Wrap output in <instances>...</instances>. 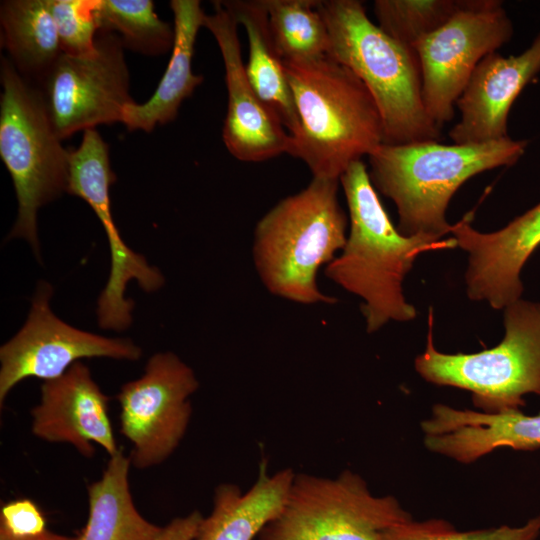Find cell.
<instances>
[{"label": "cell", "instance_id": "obj_1", "mask_svg": "<svg viewBox=\"0 0 540 540\" xmlns=\"http://www.w3.org/2000/svg\"><path fill=\"white\" fill-rule=\"evenodd\" d=\"M350 218L346 243L324 274L363 300L368 333L390 320L409 321L416 309L403 295L402 282L423 252L454 248V237L402 235L394 227L370 180L362 160L353 162L339 179Z\"/></svg>", "mask_w": 540, "mask_h": 540}, {"label": "cell", "instance_id": "obj_2", "mask_svg": "<svg viewBox=\"0 0 540 540\" xmlns=\"http://www.w3.org/2000/svg\"><path fill=\"white\" fill-rule=\"evenodd\" d=\"M284 65L300 123L287 154L301 159L313 178L339 180L383 143L376 102L351 70L328 55Z\"/></svg>", "mask_w": 540, "mask_h": 540}, {"label": "cell", "instance_id": "obj_3", "mask_svg": "<svg viewBox=\"0 0 540 540\" xmlns=\"http://www.w3.org/2000/svg\"><path fill=\"white\" fill-rule=\"evenodd\" d=\"M527 145L509 137L478 144L382 143L368 155L369 177L395 204L402 235L443 238L452 230L446 210L458 188L474 175L514 165Z\"/></svg>", "mask_w": 540, "mask_h": 540}, {"label": "cell", "instance_id": "obj_4", "mask_svg": "<svg viewBox=\"0 0 540 540\" xmlns=\"http://www.w3.org/2000/svg\"><path fill=\"white\" fill-rule=\"evenodd\" d=\"M339 180L313 178L274 205L256 224L254 266L273 295L300 304H333L318 287L320 268L346 243L347 215L338 200Z\"/></svg>", "mask_w": 540, "mask_h": 540}, {"label": "cell", "instance_id": "obj_5", "mask_svg": "<svg viewBox=\"0 0 540 540\" xmlns=\"http://www.w3.org/2000/svg\"><path fill=\"white\" fill-rule=\"evenodd\" d=\"M329 34L328 56L351 70L379 109L383 143L438 141L440 127L422 98L418 55L386 34L358 0H319Z\"/></svg>", "mask_w": 540, "mask_h": 540}, {"label": "cell", "instance_id": "obj_6", "mask_svg": "<svg viewBox=\"0 0 540 540\" xmlns=\"http://www.w3.org/2000/svg\"><path fill=\"white\" fill-rule=\"evenodd\" d=\"M0 157L18 201L9 238L25 239L39 255L38 210L67 193L70 150L62 145L39 87L1 56Z\"/></svg>", "mask_w": 540, "mask_h": 540}, {"label": "cell", "instance_id": "obj_7", "mask_svg": "<svg viewBox=\"0 0 540 540\" xmlns=\"http://www.w3.org/2000/svg\"><path fill=\"white\" fill-rule=\"evenodd\" d=\"M505 335L491 349L445 354L436 350L432 312L425 351L415 369L426 381L467 390L481 412L521 410L523 396H540V303L523 299L504 308Z\"/></svg>", "mask_w": 540, "mask_h": 540}, {"label": "cell", "instance_id": "obj_8", "mask_svg": "<svg viewBox=\"0 0 540 540\" xmlns=\"http://www.w3.org/2000/svg\"><path fill=\"white\" fill-rule=\"evenodd\" d=\"M411 518L395 497L373 495L351 470L335 478L296 473L282 510L258 540H384L389 528Z\"/></svg>", "mask_w": 540, "mask_h": 540}, {"label": "cell", "instance_id": "obj_9", "mask_svg": "<svg viewBox=\"0 0 540 540\" xmlns=\"http://www.w3.org/2000/svg\"><path fill=\"white\" fill-rule=\"evenodd\" d=\"M513 24L498 0H468L441 28L414 47L421 66L422 98L440 127L480 61L510 41Z\"/></svg>", "mask_w": 540, "mask_h": 540}, {"label": "cell", "instance_id": "obj_10", "mask_svg": "<svg viewBox=\"0 0 540 540\" xmlns=\"http://www.w3.org/2000/svg\"><path fill=\"white\" fill-rule=\"evenodd\" d=\"M199 382L194 371L172 352L149 358L143 375L122 385L120 432L132 444L131 466L147 469L167 460L190 423V397Z\"/></svg>", "mask_w": 540, "mask_h": 540}, {"label": "cell", "instance_id": "obj_11", "mask_svg": "<svg viewBox=\"0 0 540 540\" xmlns=\"http://www.w3.org/2000/svg\"><path fill=\"white\" fill-rule=\"evenodd\" d=\"M124 47L118 35L99 32L94 52L62 53L40 85L49 117L61 140L75 132L123 120L135 101Z\"/></svg>", "mask_w": 540, "mask_h": 540}, {"label": "cell", "instance_id": "obj_12", "mask_svg": "<svg viewBox=\"0 0 540 540\" xmlns=\"http://www.w3.org/2000/svg\"><path fill=\"white\" fill-rule=\"evenodd\" d=\"M115 181L108 144L96 129L85 130L80 145L69 153L67 193L91 207L106 233L111 266L97 317L102 329L121 331L132 323L134 303L125 297L128 282L135 280L144 291L154 292L163 286L164 277L123 241L111 212L110 186Z\"/></svg>", "mask_w": 540, "mask_h": 540}, {"label": "cell", "instance_id": "obj_13", "mask_svg": "<svg viewBox=\"0 0 540 540\" xmlns=\"http://www.w3.org/2000/svg\"><path fill=\"white\" fill-rule=\"evenodd\" d=\"M51 296V286L39 284L26 322L0 348L1 408L9 392L26 378H59L84 358L136 361L142 356L130 339L101 336L63 322L50 309Z\"/></svg>", "mask_w": 540, "mask_h": 540}, {"label": "cell", "instance_id": "obj_14", "mask_svg": "<svg viewBox=\"0 0 540 540\" xmlns=\"http://www.w3.org/2000/svg\"><path fill=\"white\" fill-rule=\"evenodd\" d=\"M204 27L215 38L225 69L227 113L222 138L227 150L243 162H261L288 153L290 135L251 85L242 59L239 24L221 0L213 1Z\"/></svg>", "mask_w": 540, "mask_h": 540}, {"label": "cell", "instance_id": "obj_15", "mask_svg": "<svg viewBox=\"0 0 540 540\" xmlns=\"http://www.w3.org/2000/svg\"><path fill=\"white\" fill-rule=\"evenodd\" d=\"M470 214L452 225L457 246L468 257L467 295L504 309L521 298V271L540 246V202L500 230L482 233L470 225Z\"/></svg>", "mask_w": 540, "mask_h": 540}, {"label": "cell", "instance_id": "obj_16", "mask_svg": "<svg viewBox=\"0 0 540 540\" xmlns=\"http://www.w3.org/2000/svg\"><path fill=\"white\" fill-rule=\"evenodd\" d=\"M109 397L78 361L59 378L44 381L41 400L31 410L32 433L45 441L69 443L82 456L93 457L101 446L109 456L118 452L109 419Z\"/></svg>", "mask_w": 540, "mask_h": 540}, {"label": "cell", "instance_id": "obj_17", "mask_svg": "<svg viewBox=\"0 0 540 540\" xmlns=\"http://www.w3.org/2000/svg\"><path fill=\"white\" fill-rule=\"evenodd\" d=\"M540 72V33L521 54L493 52L472 73L456 105L459 121L450 129L454 144H478L508 137L509 111L524 87Z\"/></svg>", "mask_w": 540, "mask_h": 540}, {"label": "cell", "instance_id": "obj_18", "mask_svg": "<svg viewBox=\"0 0 540 540\" xmlns=\"http://www.w3.org/2000/svg\"><path fill=\"white\" fill-rule=\"evenodd\" d=\"M421 428L424 444L430 451L464 464L498 448H540V413L525 415L521 410H513L488 414L436 404Z\"/></svg>", "mask_w": 540, "mask_h": 540}, {"label": "cell", "instance_id": "obj_19", "mask_svg": "<svg viewBox=\"0 0 540 540\" xmlns=\"http://www.w3.org/2000/svg\"><path fill=\"white\" fill-rule=\"evenodd\" d=\"M174 46L156 90L144 103L128 105L122 123L129 131L150 133L157 125L173 121L182 102L191 96L204 77L193 73L192 58L195 42L206 13L199 0H172Z\"/></svg>", "mask_w": 540, "mask_h": 540}, {"label": "cell", "instance_id": "obj_20", "mask_svg": "<svg viewBox=\"0 0 540 540\" xmlns=\"http://www.w3.org/2000/svg\"><path fill=\"white\" fill-rule=\"evenodd\" d=\"M295 474L285 468L269 475L262 461L246 492L232 483L218 485L211 513L203 518L194 540H254L282 510Z\"/></svg>", "mask_w": 540, "mask_h": 540}, {"label": "cell", "instance_id": "obj_21", "mask_svg": "<svg viewBox=\"0 0 540 540\" xmlns=\"http://www.w3.org/2000/svg\"><path fill=\"white\" fill-rule=\"evenodd\" d=\"M248 39L245 69L254 90L290 136L300 127L284 62L279 55L268 23L264 0H221Z\"/></svg>", "mask_w": 540, "mask_h": 540}, {"label": "cell", "instance_id": "obj_22", "mask_svg": "<svg viewBox=\"0 0 540 540\" xmlns=\"http://www.w3.org/2000/svg\"><path fill=\"white\" fill-rule=\"evenodd\" d=\"M1 47L18 73L40 87L62 54L51 0L0 3Z\"/></svg>", "mask_w": 540, "mask_h": 540}, {"label": "cell", "instance_id": "obj_23", "mask_svg": "<svg viewBox=\"0 0 540 540\" xmlns=\"http://www.w3.org/2000/svg\"><path fill=\"white\" fill-rule=\"evenodd\" d=\"M131 462L121 449L102 477L88 486L89 516L81 534L66 540H158L162 528L137 510L129 488Z\"/></svg>", "mask_w": 540, "mask_h": 540}, {"label": "cell", "instance_id": "obj_24", "mask_svg": "<svg viewBox=\"0 0 540 540\" xmlns=\"http://www.w3.org/2000/svg\"><path fill=\"white\" fill-rule=\"evenodd\" d=\"M274 45L284 63L328 55L329 34L319 0H264Z\"/></svg>", "mask_w": 540, "mask_h": 540}, {"label": "cell", "instance_id": "obj_25", "mask_svg": "<svg viewBox=\"0 0 540 540\" xmlns=\"http://www.w3.org/2000/svg\"><path fill=\"white\" fill-rule=\"evenodd\" d=\"M98 19L99 32H118L133 52L158 56L173 49L174 28L158 17L151 0H99Z\"/></svg>", "mask_w": 540, "mask_h": 540}, {"label": "cell", "instance_id": "obj_26", "mask_svg": "<svg viewBox=\"0 0 540 540\" xmlns=\"http://www.w3.org/2000/svg\"><path fill=\"white\" fill-rule=\"evenodd\" d=\"M468 0H376L378 26L398 42L415 45L446 24Z\"/></svg>", "mask_w": 540, "mask_h": 540}, {"label": "cell", "instance_id": "obj_27", "mask_svg": "<svg viewBox=\"0 0 540 540\" xmlns=\"http://www.w3.org/2000/svg\"><path fill=\"white\" fill-rule=\"evenodd\" d=\"M540 535V516L524 525H501L472 531H458L442 519L415 521L412 518L389 528L384 540H537Z\"/></svg>", "mask_w": 540, "mask_h": 540}, {"label": "cell", "instance_id": "obj_28", "mask_svg": "<svg viewBox=\"0 0 540 540\" xmlns=\"http://www.w3.org/2000/svg\"><path fill=\"white\" fill-rule=\"evenodd\" d=\"M61 51L72 56L94 52L99 32V0H51Z\"/></svg>", "mask_w": 540, "mask_h": 540}, {"label": "cell", "instance_id": "obj_29", "mask_svg": "<svg viewBox=\"0 0 540 540\" xmlns=\"http://www.w3.org/2000/svg\"><path fill=\"white\" fill-rule=\"evenodd\" d=\"M0 529L19 539L38 538L48 531L43 513L30 499L13 500L3 505Z\"/></svg>", "mask_w": 540, "mask_h": 540}, {"label": "cell", "instance_id": "obj_30", "mask_svg": "<svg viewBox=\"0 0 540 540\" xmlns=\"http://www.w3.org/2000/svg\"><path fill=\"white\" fill-rule=\"evenodd\" d=\"M203 518L198 510L176 517L162 528L158 540H194Z\"/></svg>", "mask_w": 540, "mask_h": 540}, {"label": "cell", "instance_id": "obj_31", "mask_svg": "<svg viewBox=\"0 0 540 540\" xmlns=\"http://www.w3.org/2000/svg\"><path fill=\"white\" fill-rule=\"evenodd\" d=\"M66 538H67V536L58 535V534L52 533L50 531H47L44 535H42V536H40L38 538L19 539V538H15V537L9 535L8 533H6L5 531L0 529V540H66Z\"/></svg>", "mask_w": 540, "mask_h": 540}]
</instances>
